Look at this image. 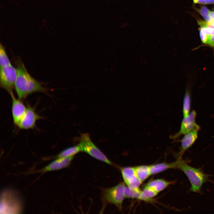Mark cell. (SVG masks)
<instances>
[{
	"label": "cell",
	"instance_id": "cell-1",
	"mask_svg": "<svg viewBox=\"0 0 214 214\" xmlns=\"http://www.w3.org/2000/svg\"><path fill=\"white\" fill-rule=\"evenodd\" d=\"M17 64V76L15 89L19 99L22 100L29 95L37 92L48 93V89L44 86L43 83L30 75L21 60H18Z\"/></svg>",
	"mask_w": 214,
	"mask_h": 214
},
{
	"label": "cell",
	"instance_id": "cell-2",
	"mask_svg": "<svg viewBox=\"0 0 214 214\" xmlns=\"http://www.w3.org/2000/svg\"><path fill=\"white\" fill-rule=\"evenodd\" d=\"M176 169H180L186 176L191 184L190 191L201 193L203 184L209 181V175L204 173L200 169L192 167L187 164L181 157L176 161Z\"/></svg>",
	"mask_w": 214,
	"mask_h": 214
},
{
	"label": "cell",
	"instance_id": "cell-3",
	"mask_svg": "<svg viewBox=\"0 0 214 214\" xmlns=\"http://www.w3.org/2000/svg\"><path fill=\"white\" fill-rule=\"evenodd\" d=\"M126 186L124 182H121L113 187L103 189L102 194L103 201L115 205L119 210L122 211L123 202L125 198Z\"/></svg>",
	"mask_w": 214,
	"mask_h": 214
},
{
	"label": "cell",
	"instance_id": "cell-4",
	"mask_svg": "<svg viewBox=\"0 0 214 214\" xmlns=\"http://www.w3.org/2000/svg\"><path fill=\"white\" fill-rule=\"evenodd\" d=\"M81 151L87 153L95 158L110 165L112 163L94 144L87 133L81 134L78 144Z\"/></svg>",
	"mask_w": 214,
	"mask_h": 214
},
{
	"label": "cell",
	"instance_id": "cell-5",
	"mask_svg": "<svg viewBox=\"0 0 214 214\" xmlns=\"http://www.w3.org/2000/svg\"><path fill=\"white\" fill-rule=\"evenodd\" d=\"M17 76V69L11 64L0 67V87L10 94L15 88Z\"/></svg>",
	"mask_w": 214,
	"mask_h": 214
},
{
	"label": "cell",
	"instance_id": "cell-6",
	"mask_svg": "<svg viewBox=\"0 0 214 214\" xmlns=\"http://www.w3.org/2000/svg\"><path fill=\"white\" fill-rule=\"evenodd\" d=\"M42 118L33 107L28 104L26 112L17 126L21 129L33 128L35 126L37 121Z\"/></svg>",
	"mask_w": 214,
	"mask_h": 214
},
{
	"label": "cell",
	"instance_id": "cell-7",
	"mask_svg": "<svg viewBox=\"0 0 214 214\" xmlns=\"http://www.w3.org/2000/svg\"><path fill=\"white\" fill-rule=\"evenodd\" d=\"M196 113L195 111H192L187 117H184L181 123L179 131L173 136L172 138L175 139L182 135H185L194 130H198L200 127L195 122Z\"/></svg>",
	"mask_w": 214,
	"mask_h": 214
},
{
	"label": "cell",
	"instance_id": "cell-8",
	"mask_svg": "<svg viewBox=\"0 0 214 214\" xmlns=\"http://www.w3.org/2000/svg\"><path fill=\"white\" fill-rule=\"evenodd\" d=\"M120 170L124 182L127 186L132 188H139L142 183L137 176L134 167H122Z\"/></svg>",
	"mask_w": 214,
	"mask_h": 214
},
{
	"label": "cell",
	"instance_id": "cell-9",
	"mask_svg": "<svg viewBox=\"0 0 214 214\" xmlns=\"http://www.w3.org/2000/svg\"><path fill=\"white\" fill-rule=\"evenodd\" d=\"M12 100V113L14 124L17 126L25 114L26 109L22 100L17 98L13 92L10 94Z\"/></svg>",
	"mask_w": 214,
	"mask_h": 214
},
{
	"label": "cell",
	"instance_id": "cell-10",
	"mask_svg": "<svg viewBox=\"0 0 214 214\" xmlns=\"http://www.w3.org/2000/svg\"><path fill=\"white\" fill-rule=\"evenodd\" d=\"M74 156L67 158H57L40 170L42 173L58 170L67 167L70 165Z\"/></svg>",
	"mask_w": 214,
	"mask_h": 214
},
{
	"label": "cell",
	"instance_id": "cell-11",
	"mask_svg": "<svg viewBox=\"0 0 214 214\" xmlns=\"http://www.w3.org/2000/svg\"><path fill=\"white\" fill-rule=\"evenodd\" d=\"M198 130H194L185 134L181 140V145L177 158L181 157L185 152L191 147L198 137Z\"/></svg>",
	"mask_w": 214,
	"mask_h": 214
},
{
	"label": "cell",
	"instance_id": "cell-12",
	"mask_svg": "<svg viewBox=\"0 0 214 214\" xmlns=\"http://www.w3.org/2000/svg\"><path fill=\"white\" fill-rule=\"evenodd\" d=\"M174 183V181H169L163 179H157L150 181L145 185L158 193Z\"/></svg>",
	"mask_w": 214,
	"mask_h": 214
},
{
	"label": "cell",
	"instance_id": "cell-13",
	"mask_svg": "<svg viewBox=\"0 0 214 214\" xmlns=\"http://www.w3.org/2000/svg\"><path fill=\"white\" fill-rule=\"evenodd\" d=\"M151 175L158 174L171 169H176V161L167 163L162 162L150 165Z\"/></svg>",
	"mask_w": 214,
	"mask_h": 214
},
{
	"label": "cell",
	"instance_id": "cell-14",
	"mask_svg": "<svg viewBox=\"0 0 214 214\" xmlns=\"http://www.w3.org/2000/svg\"><path fill=\"white\" fill-rule=\"evenodd\" d=\"M137 176L142 183L151 175L150 165H142L134 166Z\"/></svg>",
	"mask_w": 214,
	"mask_h": 214
},
{
	"label": "cell",
	"instance_id": "cell-15",
	"mask_svg": "<svg viewBox=\"0 0 214 214\" xmlns=\"http://www.w3.org/2000/svg\"><path fill=\"white\" fill-rule=\"evenodd\" d=\"M158 193L151 188L145 185L141 190L138 199L150 202Z\"/></svg>",
	"mask_w": 214,
	"mask_h": 214
},
{
	"label": "cell",
	"instance_id": "cell-16",
	"mask_svg": "<svg viewBox=\"0 0 214 214\" xmlns=\"http://www.w3.org/2000/svg\"><path fill=\"white\" fill-rule=\"evenodd\" d=\"M81 151L79 145L69 147L61 152L56 156L57 158H67L74 156Z\"/></svg>",
	"mask_w": 214,
	"mask_h": 214
},
{
	"label": "cell",
	"instance_id": "cell-17",
	"mask_svg": "<svg viewBox=\"0 0 214 214\" xmlns=\"http://www.w3.org/2000/svg\"><path fill=\"white\" fill-rule=\"evenodd\" d=\"M191 107V98L188 91L186 92L183 101V117H187L189 115Z\"/></svg>",
	"mask_w": 214,
	"mask_h": 214
},
{
	"label": "cell",
	"instance_id": "cell-18",
	"mask_svg": "<svg viewBox=\"0 0 214 214\" xmlns=\"http://www.w3.org/2000/svg\"><path fill=\"white\" fill-rule=\"evenodd\" d=\"M141 190L140 188L134 189L128 187L126 185L125 188V198L138 199Z\"/></svg>",
	"mask_w": 214,
	"mask_h": 214
},
{
	"label": "cell",
	"instance_id": "cell-19",
	"mask_svg": "<svg viewBox=\"0 0 214 214\" xmlns=\"http://www.w3.org/2000/svg\"><path fill=\"white\" fill-rule=\"evenodd\" d=\"M6 53L5 48L0 44V67L11 64Z\"/></svg>",
	"mask_w": 214,
	"mask_h": 214
},
{
	"label": "cell",
	"instance_id": "cell-20",
	"mask_svg": "<svg viewBox=\"0 0 214 214\" xmlns=\"http://www.w3.org/2000/svg\"><path fill=\"white\" fill-rule=\"evenodd\" d=\"M210 11L206 7H202L199 10V13L207 22L211 23L214 21L209 16Z\"/></svg>",
	"mask_w": 214,
	"mask_h": 214
},
{
	"label": "cell",
	"instance_id": "cell-21",
	"mask_svg": "<svg viewBox=\"0 0 214 214\" xmlns=\"http://www.w3.org/2000/svg\"><path fill=\"white\" fill-rule=\"evenodd\" d=\"M200 30L207 35H214V28L209 27H201Z\"/></svg>",
	"mask_w": 214,
	"mask_h": 214
},
{
	"label": "cell",
	"instance_id": "cell-22",
	"mask_svg": "<svg viewBox=\"0 0 214 214\" xmlns=\"http://www.w3.org/2000/svg\"><path fill=\"white\" fill-rule=\"evenodd\" d=\"M194 3L204 4H214V0H193Z\"/></svg>",
	"mask_w": 214,
	"mask_h": 214
},
{
	"label": "cell",
	"instance_id": "cell-23",
	"mask_svg": "<svg viewBox=\"0 0 214 214\" xmlns=\"http://www.w3.org/2000/svg\"><path fill=\"white\" fill-rule=\"evenodd\" d=\"M207 35V41L206 44L214 47V35Z\"/></svg>",
	"mask_w": 214,
	"mask_h": 214
},
{
	"label": "cell",
	"instance_id": "cell-24",
	"mask_svg": "<svg viewBox=\"0 0 214 214\" xmlns=\"http://www.w3.org/2000/svg\"><path fill=\"white\" fill-rule=\"evenodd\" d=\"M199 32L200 37L202 42L203 43L206 44L207 41V35L202 32L200 30Z\"/></svg>",
	"mask_w": 214,
	"mask_h": 214
},
{
	"label": "cell",
	"instance_id": "cell-25",
	"mask_svg": "<svg viewBox=\"0 0 214 214\" xmlns=\"http://www.w3.org/2000/svg\"><path fill=\"white\" fill-rule=\"evenodd\" d=\"M209 15L210 18L214 21V12L210 11Z\"/></svg>",
	"mask_w": 214,
	"mask_h": 214
}]
</instances>
